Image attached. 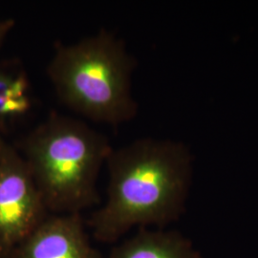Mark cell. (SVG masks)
<instances>
[{
	"label": "cell",
	"instance_id": "cell-4",
	"mask_svg": "<svg viewBox=\"0 0 258 258\" xmlns=\"http://www.w3.org/2000/svg\"><path fill=\"white\" fill-rule=\"evenodd\" d=\"M50 213L24 159L0 154V257L14 256L19 246Z\"/></svg>",
	"mask_w": 258,
	"mask_h": 258
},
{
	"label": "cell",
	"instance_id": "cell-3",
	"mask_svg": "<svg viewBox=\"0 0 258 258\" xmlns=\"http://www.w3.org/2000/svg\"><path fill=\"white\" fill-rule=\"evenodd\" d=\"M112 148L102 132L55 111L30 133L24 161L50 214L100 205L98 179Z\"/></svg>",
	"mask_w": 258,
	"mask_h": 258
},
{
	"label": "cell",
	"instance_id": "cell-5",
	"mask_svg": "<svg viewBox=\"0 0 258 258\" xmlns=\"http://www.w3.org/2000/svg\"><path fill=\"white\" fill-rule=\"evenodd\" d=\"M82 213L49 214L19 249L15 258H102L86 231Z\"/></svg>",
	"mask_w": 258,
	"mask_h": 258
},
{
	"label": "cell",
	"instance_id": "cell-2",
	"mask_svg": "<svg viewBox=\"0 0 258 258\" xmlns=\"http://www.w3.org/2000/svg\"><path fill=\"white\" fill-rule=\"evenodd\" d=\"M136 66L126 43L102 28L75 42L56 41L46 74L68 108L95 122L118 126L138 113L132 93Z\"/></svg>",
	"mask_w": 258,
	"mask_h": 258
},
{
	"label": "cell",
	"instance_id": "cell-1",
	"mask_svg": "<svg viewBox=\"0 0 258 258\" xmlns=\"http://www.w3.org/2000/svg\"><path fill=\"white\" fill-rule=\"evenodd\" d=\"M104 204L85 220L93 238L116 243L133 228L166 226L180 219L192 177V156L180 142L143 138L112 148Z\"/></svg>",
	"mask_w": 258,
	"mask_h": 258
},
{
	"label": "cell",
	"instance_id": "cell-8",
	"mask_svg": "<svg viewBox=\"0 0 258 258\" xmlns=\"http://www.w3.org/2000/svg\"><path fill=\"white\" fill-rule=\"evenodd\" d=\"M13 27V21L12 20H4L0 21V41L5 37V35L8 33L11 28Z\"/></svg>",
	"mask_w": 258,
	"mask_h": 258
},
{
	"label": "cell",
	"instance_id": "cell-7",
	"mask_svg": "<svg viewBox=\"0 0 258 258\" xmlns=\"http://www.w3.org/2000/svg\"><path fill=\"white\" fill-rule=\"evenodd\" d=\"M30 88L23 71L0 70V121L19 119L31 110Z\"/></svg>",
	"mask_w": 258,
	"mask_h": 258
},
{
	"label": "cell",
	"instance_id": "cell-6",
	"mask_svg": "<svg viewBox=\"0 0 258 258\" xmlns=\"http://www.w3.org/2000/svg\"><path fill=\"white\" fill-rule=\"evenodd\" d=\"M108 258H202L190 240L177 231L140 228L113 247Z\"/></svg>",
	"mask_w": 258,
	"mask_h": 258
}]
</instances>
